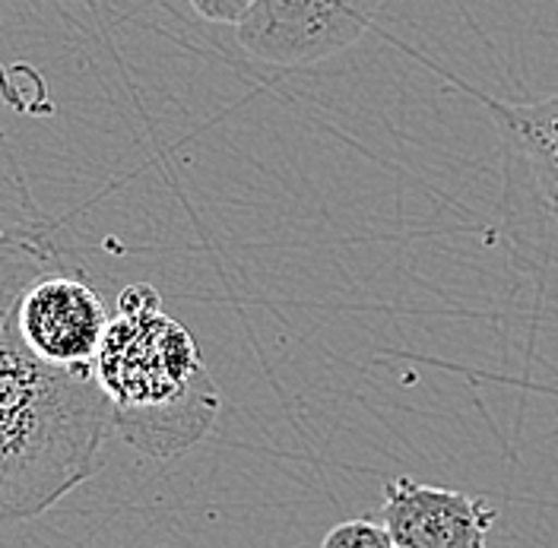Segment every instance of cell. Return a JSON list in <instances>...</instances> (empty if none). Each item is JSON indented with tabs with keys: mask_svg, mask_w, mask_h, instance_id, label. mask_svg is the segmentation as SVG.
I'll return each instance as SVG.
<instances>
[{
	"mask_svg": "<svg viewBox=\"0 0 558 548\" xmlns=\"http://www.w3.org/2000/svg\"><path fill=\"white\" fill-rule=\"evenodd\" d=\"M498 511L473 495L422 485L410 476L384 482L381 523L393 548H486Z\"/></svg>",
	"mask_w": 558,
	"mask_h": 548,
	"instance_id": "6",
	"label": "cell"
},
{
	"mask_svg": "<svg viewBox=\"0 0 558 548\" xmlns=\"http://www.w3.org/2000/svg\"><path fill=\"white\" fill-rule=\"evenodd\" d=\"M428 68L448 76L457 89L488 111L505 162V191L498 206L501 226L526 264L558 276V93L539 102H501L438 64Z\"/></svg>",
	"mask_w": 558,
	"mask_h": 548,
	"instance_id": "3",
	"label": "cell"
},
{
	"mask_svg": "<svg viewBox=\"0 0 558 548\" xmlns=\"http://www.w3.org/2000/svg\"><path fill=\"white\" fill-rule=\"evenodd\" d=\"M384 0H254L239 45L274 68H308L359 45Z\"/></svg>",
	"mask_w": 558,
	"mask_h": 548,
	"instance_id": "4",
	"label": "cell"
},
{
	"mask_svg": "<svg viewBox=\"0 0 558 548\" xmlns=\"http://www.w3.org/2000/svg\"><path fill=\"white\" fill-rule=\"evenodd\" d=\"M93 372L111 406V428L156 460L201 445L222 410L194 337L143 282L118 295Z\"/></svg>",
	"mask_w": 558,
	"mask_h": 548,
	"instance_id": "2",
	"label": "cell"
},
{
	"mask_svg": "<svg viewBox=\"0 0 558 548\" xmlns=\"http://www.w3.org/2000/svg\"><path fill=\"white\" fill-rule=\"evenodd\" d=\"M58 264L48 226H0V526L41 516L89 479L111 431L96 375L35 358L16 327L26 285Z\"/></svg>",
	"mask_w": 558,
	"mask_h": 548,
	"instance_id": "1",
	"label": "cell"
},
{
	"mask_svg": "<svg viewBox=\"0 0 558 548\" xmlns=\"http://www.w3.org/2000/svg\"><path fill=\"white\" fill-rule=\"evenodd\" d=\"M194 7V13L207 23L216 26H239L247 10L254 7V0H187Z\"/></svg>",
	"mask_w": 558,
	"mask_h": 548,
	"instance_id": "8",
	"label": "cell"
},
{
	"mask_svg": "<svg viewBox=\"0 0 558 548\" xmlns=\"http://www.w3.org/2000/svg\"><path fill=\"white\" fill-rule=\"evenodd\" d=\"M320 548H393V539L384 529V523H375V520H347V523H337L324 536Z\"/></svg>",
	"mask_w": 558,
	"mask_h": 548,
	"instance_id": "7",
	"label": "cell"
},
{
	"mask_svg": "<svg viewBox=\"0 0 558 548\" xmlns=\"http://www.w3.org/2000/svg\"><path fill=\"white\" fill-rule=\"evenodd\" d=\"M108 320L102 295L89 285L86 273L64 270V264L35 276L16 308L23 343L35 358L64 372L96 368Z\"/></svg>",
	"mask_w": 558,
	"mask_h": 548,
	"instance_id": "5",
	"label": "cell"
}]
</instances>
